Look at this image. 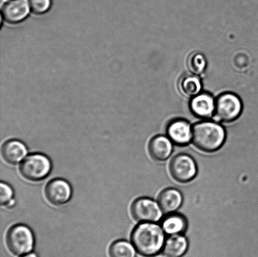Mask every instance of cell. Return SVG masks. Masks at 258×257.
Segmentation results:
<instances>
[{
  "label": "cell",
  "mask_w": 258,
  "mask_h": 257,
  "mask_svg": "<svg viewBox=\"0 0 258 257\" xmlns=\"http://www.w3.org/2000/svg\"><path fill=\"white\" fill-rule=\"evenodd\" d=\"M30 10L37 15L47 13L51 7V0H28Z\"/></svg>",
  "instance_id": "ffe728a7"
},
{
  "label": "cell",
  "mask_w": 258,
  "mask_h": 257,
  "mask_svg": "<svg viewBox=\"0 0 258 257\" xmlns=\"http://www.w3.org/2000/svg\"><path fill=\"white\" fill-rule=\"evenodd\" d=\"M0 202L2 206L7 205L10 201L13 200L14 197V191L11 186L7 185V183H2L0 186Z\"/></svg>",
  "instance_id": "44dd1931"
},
{
  "label": "cell",
  "mask_w": 258,
  "mask_h": 257,
  "mask_svg": "<svg viewBox=\"0 0 258 257\" xmlns=\"http://www.w3.org/2000/svg\"><path fill=\"white\" fill-rule=\"evenodd\" d=\"M163 213L158 202L149 198L137 199L131 206L132 216L141 223L158 222Z\"/></svg>",
  "instance_id": "52a82bcc"
},
{
  "label": "cell",
  "mask_w": 258,
  "mask_h": 257,
  "mask_svg": "<svg viewBox=\"0 0 258 257\" xmlns=\"http://www.w3.org/2000/svg\"><path fill=\"white\" fill-rule=\"evenodd\" d=\"M22 257H37V256L34 253H30L28 254L27 255H24Z\"/></svg>",
  "instance_id": "603a6c76"
},
{
  "label": "cell",
  "mask_w": 258,
  "mask_h": 257,
  "mask_svg": "<svg viewBox=\"0 0 258 257\" xmlns=\"http://www.w3.org/2000/svg\"><path fill=\"white\" fill-rule=\"evenodd\" d=\"M242 110L241 100L236 95L225 93L216 101L215 115L221 122H231L236 120Z\"/></svg>",
  "instance_id": "5b68a950"
},
{
  "label": "cell",
  "mask_w": 258,
  "mask_h": 257,
  "mask_svg": "<svg viewBox=\"0 0 258 257\" xmlns=\"http://www.w3.org/2000/svg\"><path fill=\"white\" fill-rule=\"evenodd\" d=\"M188 247V240L182 234L171 235L164 242L163 251L168 257H181L186 252Z\"/></svg>",
  "instance_id": "2e32d148"
},
{
  "label": "cell",
  "mask_w": 258,
  "mask_h": 257,
  "mask_svg": "<svg viewBox=\"0 0 258 257\" xmlns=\"http://www.w3.org/2000/svg\"><path fill=\"white\" fill-rule=\"evenodd\" d=\"M192 128L185 120H173L167 125V136L174 144L185 146L192 142Z\"/></svg>",
  "instance_id": "30bf717a"
},
{
  "label": "cell",
  "mask_w": 258,
  "mask_h": 257,
  "mask_svg": "<svg viewBox=\"0 0 258 257\" xmlns=\"http://www.w3.org/2000/svg\"><path fill=\"white\" fill-rule=\"evenodd\" d=\"M187 65L192 74L196 75L203 74L207 68V60L201 53L194 52L189 55Z\"/></svg>",
  "instance_id": "d6986e66"
},
{
  "label": "cell",
  "mask_w": 258,
  "mask_h": 257,
  "mask_svg": "<svg viewBox=\"0 0 258 257\" xmlns=\"http://www.w3.org/2000/svg\"><path fill=\"white\" fill-rule=\"evenodd\" d=\"M133 245L139 253L144 256H155L163 250L165 233L156 223H141L131 234Z\"/></svg>",
  "instance_id": "6da1fadb"
},
{
  "label": "cell",
  "mask_w": 258,
  "mask_h": 257,
  "mask_svg": "<svg viewBox=\"0 0 258 257\" xmlns=\"http://www.w3.org/2000/svg\"><path fill=\"white\" fill-rule=\"evenodd\" d=\"M181 193L176 189L168 188L162 191L158 196V202L164 213L175 212L183 204Z\"/></svg>",
  "instance_id": "4fadbf2b"
},
{
  "label": "cell",
  "mask_w": 258,
  "mask_h": 257,
  "mask_svg": "<svg viewBox=\"0 0 258 257\" xmlns=\"http://www.w3.org/2000/svg\"><path fill=\"white\" fill-rule=\"evenodd\" d=\"M27 153L26 146L20 140H8L2 148L3 157L7 163L11 165H16L21 162Z\"/></svg>",
  "instance_id": "5bb4252c"
},
{
  "label": "cell",
  "mask_w": 258,
  "mask_h": 257,
  "mask_svg": "<svg viewBox=\"0 0 258 257\" xmlns=\"http://www.w3.org/2000/svg\"><path fill=\"white\" fill-rule=\"evenodd\" d=\"M6 240L8 247L15 255H24L30 252L34 248V234L24 225L20 224L12 226L8 231Z\"/></svg>",
  "instance_id": "277c9868"
},
{
  "label": "cell",
  "mask_w": 258,
  "mask_h": 257,
  "mask_svg": "<svg viewBox=\"0 0 258 257\" xmlns=\"http://www.w3.org/2000/svg\"><path fill=\"white\" fill-rule=\"evenodd\" d=\"M189 108L196 117L207 119L215 114L216 101L208 93H200L191 98L189 102Z\"/></svg>",
  "instance_id": "8fae6325"
},
{
  "label": "cell",
  "mask_w": 258,
  "mask_h": 257,
  "mask_svg": "<svg viewBox=\"0 0 258 257\" xmlns=\"http://www.w3.org/2000/svg\"><path fill=\"white\" fill-rule=\"evenodd\" d=\"M30 10L28 0H9L3 5L2 17L9 24H19L26 19Z\"/></svg>",
  "instance_id": "9c48e42d"
},
{
  "label": "cell",
  "mask_w": 258,
  "mask_h": 257,
  "mask_svg": "<svg viewBox=\"0 0 258 257\" xmlns=\"http://www.w3.org/2000/svg\"><path fill=\"white\" fill-rule=\"evenodd\" d=\"M174 143L168 136L157 135L149 142V154L154 160L164 161L170 157L173 150Z\"/></svg>",
  "instance_id": "7c38bea8"
},
{
  "label": "cell",
  "mask_w": 258,
  "mask_h": 257,
  "mask_svg": "<svg viewBox=\"0 0 258 257\" xmlns=\"http://www.w3.org/2000/svg\"><path fill=\"white\" fill-rule=\"evenodd\" d=\"M161 226L167 235H181L186 230L188 223L184 216L173 213L168 214L162 219Z\"/></svg>",
  "instance_id": "9a60e30c"
},
{
  "label": "cell",
  "mask_w": 258,
  "mask_h": 257,
  "mask_svg": "<svg viewBox=\"0 0 258 257\" xmlns=\"http://www.w3.org/2000/svg\"><path fill=\"white\" fill-rule=\"evenodd\" d=\"M52 163L49 158L42 153H34L23 161L20 166L22 176L26 180L38 182L49 176Z\"/></svg>",
  "instance_id": "3957f363"
},
{
  "label": "cell",
  "mask_w": 258,
  "mask_h": 257,
  "mask_svg": "<svg viewBox=\"0 0 258 257\" xmlns=\"http://www.w3.org/2000/svg\"><path fill=\"white\" fill-rule=\"evenodd\" d=\"M109 254L110 257H135V248L127 241L118 240L111 245Z\"/></svg>",
  "instance_id": "ac0fdd59"
},
{
  "label": "cell",
  "mask_w": 258,
  "mask_h": 257,
  "mask_svg": "<svg viewBox=\"0 0 258 257\" xmlns=\"http://www.w3.org/2000/svg\"><path fill=\"white\" fill-rule=\"evenodd\" d=\"M178 88L181 94L185 97H194L200 94L202 89L201 79L196 75H185L180 78Z\"/></svg>",
  "instance_id": "e0dca14e"
},
{
  "label": "cell",
  "mask_w": 258,
  "mask_h": 257,
  "mask_svg": "<svg viewBox=\"0 0 258 257\" xmlns=\"http://www.w3.org/2000/svg\"><path fill=\"white\" fill-rule=\"evenodd\" d=\"M169 168L172 178L181 183L190 182L198 172L196 161L186 153H180L174 157Z\"/></svg>",
  "instance_id": "8992f818"
},
{
  "label": "cell",
  "mask_w": 258,
  "mask_h": 257,
  "mask_svg": "<svg viewBox=\"0 0 258 257\" xmlns=\"http://www.w3.org/2000/svg\"><path fill=\"white\" fill-rule=\"evenodd\" d=\"M45 196L49 202L55 206L65 205L72 196V186L62 179H55L47 184L45 190Z\"/></svg>",
  "instance_id": "ba28073f"
},
{
  "label": "cell",
  "mask_w": 258,
  "mask_h": 257,
  "mask_svg": "<svg viewBox=\"0 0 258 257\" xmlns=\"http://www.w3.org/2000/svg\"><path fill=\"white\" fill-rule=\"evenodd\" d=\"M15 203H16V202H15V200H14V199H13V200L10 201V202L8 203L6 206H7V207L12 208L14 207V206L15 205Z\"/></svg>",
  "instance_id": "7402d4cb"
},
{
  "label": "cell",
  "mask_w": 258,
  "mask_h": 257,
  "mask_svg": "<svg viewBox=\"0 0 258 257\" xmlns=\"http://www.w3.org/2000/svg\"><path fill=\"white\" fill-rule=\"evenodd\" d=\"M226 133L218 123L205 120L195 124L192 128V142L199 149L214 152L224 145Z\"/></svg>",
  "instance_id": "7a4b0ae2"
}]
</instances>
